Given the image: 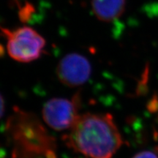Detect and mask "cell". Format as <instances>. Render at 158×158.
<instances>
[{
	"label": "cell",
	"instance_id": "cell-6",
	"mask_svg": "<svg viewBox=\"0 0 158 158\" xmlns=\"http://www.w3.org/2000/svg\"><path fill=\"white\" fill-rule=\"evenodd\" d=\"M35 7L29 2H26L22 7H21L19 12V17L23 23L28 22L31 15L34 13Z\"/></svg>",
	"mask_w": 158,
	"mask_h": 158
},
{
	"label": "cell",
	"instance_id": "cell-7",
	"mask_svg": "<svg viewBox=\"0 0 158 158\" xmlns=\"http://www.w3.org/2000/svg\"><path fill=\"white\" fill-rule=\"evenodd\" d=\"M133 158H158V149L157 152L152 151H143L136 154Z\"/></svg>",
	"mask_w": 158,
	"mask_h": 158
},
{
	"label": "cell",
	"instance_id": "cell-5",
	"mask_svg": "<svg viewBox=\"0 0 158 158\" xmlns=\"http://www.w3.org/2000/svg\"><path fill=\"white\" fill-rule=\"evenodd\" d=\"M125 0H92V10L100 21L110 22L123 14Z\"/></svg>",
	"mask_w": 158,
	"mask_h": 158
},
{
	"label": "cell",
	"instance_id": "cell-1",
	"mask_svg": "<svg viewBox=\"0 0 158 158\" xmlns=\"http://www.w3.org/2000/svg\"><path fill=\"white\" fill-rule=\"evenodd\" d=\"M64 141L71 149L90 158H111L122 144L121 135L108 114L79 115Z\"/></svg>",
	"mask_w": 158,
	"mask_h": 158
},
{
	"label": "cell",
	"instance_id": "cell-8",
	"mask_svg": "<svg viewBox=\"0 0 158 158\" xmlns=\"http://www.w3.org/2000/svg\"><path fill=\"white\" fill-rule=\"evenodd\" d=\"M4 108H5V104H4V98L2 96H1V116H2V118L3 117L4 112H5Z\"/></svg>",
	"mask_w": 158,
	"mask_h": 158
},
{
	"label": "cell",
	"instance_id": "cell-3",
	"mask_svg": "<svg viewBox=\"0 0 158 158\" xmlns=\"http://www.w3.org/2000/svg\"><path fill=\"white\" fill-rule=\"evenodd\" d=\"M80 98L76 94L72 100L53 98L44 105L43 117L49 127L56 130L70 129L78 117Z\"/></svg>",
	"mask_w": 158,
	"mask_h": 158
},
{
	"label": "cell",
	"instance_id": "cell-4",
	"mask_svg": "<svg viewBox=\"0 0 158 158\" xmlns=\"http://www.w3.org/2000/svg\"><path fill=\"white\" fill-rule=\"evenodd\" d=\"M92 73L90 62L79 54H67L59 61L56 68L57 76L61 82L70 87H76L88 81Z\"/></svg>",
	"mask_w": 158,
	"mask_h": 158
},
{
	"label": "cell",
	"instance_id": "cell-2",
	"mask_svg": "<svg viewBox=\"0 0 158 158\" xmlns=\"http://www.w3.org/2000/svg\"><path fill=\"white\" fill-rule=\"evenodd\" d=\"M2 34L7 40L9 56L20 62H30L40 58L45 45L44 38L29 27L15 30L2 28Z\"/></svg>",
	"mask_w": 158,
	"mask_h": 158
}]
</instances>
